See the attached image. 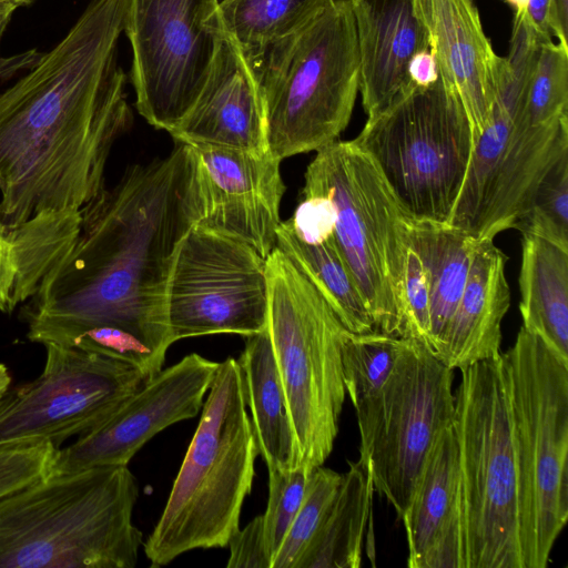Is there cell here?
<instances>
[{
    "label": "cell",
    "instance_id": "obj_1",
    "mask_svg": "<svg viewBox=\"0 0 568 568\" xmlns=\"http://www.w3.org/2000/svg\"><path fill=\"white\" fill-rule=\"evenodd\" d=\"M203 210L191 145L176 142L166 156L128 166L80 209L77 236L22 308L28 338L60 344L77 332L109 327L136 338L164 364L173 344L171 267Z\"/></svg>",
    "mask_w": 568,
    "mask_h": 568
},
{
    "label": "cell",
    "instance_id": "obj_2",
    "mask_svg": "<svg viewBox=\"0 0 568 568\" xmlns=\"http://www.w3.org/2000/svg\"><path fill=\"white\" fill-rule=\"evenodd\" d=\"M126 0H93L64 38L0 93V222L80 210L104 187L132 113L116 61Z\"/></svg>",
    "mask_w": 568,
    "mask_h": 568
},
{
    "label": "cell",
    "instance_id": "obj_3",
    "mask_svg": "<svg viewBox=\"0 0 568 568\" xmlns=\"http://www.w3.org/2000/svg\"><path fill=\"white\" fill-rule=\"evenodd\" d=\"M136 478L123 466L50 474L0 498V568H133Z\"/></svg>",
    "mask_w": 568,
    "mask_h": 568
},
{
    "label": "cell",
    "instance_id": "obj_4",
    "mask_svg": "<svg viewBox=\"0 0 568 568\" xmlns=\"http://www.w3.org/2000/svg\"><path fill=\"white\" fill-rule=\"evenodd\" d=\"M255 435L237 359L219 363L200 422L163 513L143 544L153 567L180 555L227 546L252 490Z\"/></svg>",
    "mask_w": 568,
    "mask_h": 568
},
{
    "label": "cell",
    "instance_id": "obj_5",
    "mask_svg": "<svg viewBox=\"0 0 568 568\" xmlns=\"http://www.w3.org/2000/svg\"><path fill=\"white\" fill-rule=\"evenodd\" d=\"M524 568H545L568 520V362L520 327L501 353Z\"/></svg>",
    "mask_w": 568,
    "mask_h": 568
},
{
    "label": "cell",
    "instance_id": "obj_6",
    "mask_svg": "<svg viewBox=\"0 0 568 568\" xmlns=\"http://www.w3.org/2000/svg\"><path fill=\"white\" fill-rule=\"evenodd\" d=\"M460 373L453 427L463 568H524L517 459L501 353Z\"/></svg>",
    "mask_w": 568,
    "mask_h": 568
},
{
    "label": "cell",
    "instance_id": "obj_7",
    "mask_svg": "<svg viewBox=\"0 0 568 568\" xmlns=\"http://www.w3.org/2000/svg\"><path fill=\"white\" fill-rule=\"evenodd\" d=\"M257 70L274 156L316 152L336 141L359 91L351 0H334L306 27L272 44Z\"/></svg>",
    "mask_w": 568,
    "mask_h": 568
},
{
    "label": "cell",
    "instance_id": "obj_8",
    "mask_svg": "<svg viewBox=\"0 0 568 568\" xmlns=\"http://www.w3.org/2000/svg\"><path fill=\"white\" fill-rule=\"evenodd\" d=\"M266 261L267 332L295 443V467L311 474L331 455L345 387L342 344L349 332L277 247Z\"/></svg>",
    "mask_w": 568,
    "mask_h": 568
},
{
    "label": "cell",
    "instance_id": "obj_9",
    "mask_svg": "<svg viewBox=\"0 0 568 568\" xmlns=\"http://www.w3.org/2000/svg\"><path fill=\"white\" fill-rule=\"evenodd\" d=\"M326 196L334 240L373 317L375 332L404 335L403 296L409 216L373 159L354 140L316 151L302 195Z\"/></svg>",
    "mask_w": 568,
    "mask_h": 568
},
{
    "label": "cell",
    "instance_id": "obj_10",
    "mask_svg": "<svg viewBox=\"0 0 568 568\" xmlns=\"http://www.w3.org/2000/svg\"><path fill=\"white\" fill-rule=\"evenodd\" d=\"M354 141L373 159L410 219L448 224L474 134L462 102L440 75L428 87L412 85L367 118Z\"/></svg>",
    "mask_w": 568,
    "mask_h": 568
},
{
    "label": "cell",
    "instance_id": "obj_11",
    "mask_svg": "<svg viewBox=\"0 0 568 568\" xmlns=\"http://www.w3.org/2000/svg\"><path fill=\"white\" fill-rule=\"evenodd\" d=\"M166 293L173 343L221 333L245 337L267 326L265 258L247 243L200 224L179 244Z\"/></svg>",
    "mask_w": 568,
    "mask_h": 568
},
{
    "label": "cell",
    "instance_id": "obj_12",
    "mask_svg": "<svg viewBox=\"0 0 568 568\" xmlns=\"http://www.w3.org/2000/svg\"><path fill=\"white\" fill-rule=\"evenodd\" d=\"M219 2L126 0L135 106L154 128L170 133L197 99L215 51Z\"/></svg>",
    "mask_w": 568,
    "mask_h": 568
},
{
    "label": "cell",
    "instance_id": "obj_13",
    "mask_svg": "<svg viewBox=\"0 0 568 568\" xmlns=\"http://www.w3.org/2000/svg\"><path fill=\"white\" fill-rule=\"evenodd\" d=\"M42 373L0 399V445L48 440L55 447L101 425L144 382L135 366L100 354L44 345Z\"/></svg>",
    "mask_w": 568,
    "mask_h": 568
},
{
    "label": "cell",
    "instance_id": "obj_14",
    "mask_svg": "<svg viewBox=\"0 0 568 568\" xmlns=\"http://www.w3.org/2000/svg\"><path fill=\"white\" fill-rule=\"evenodd\" d=\"M454 369L424 344L408 339L385 384L366 463L375 493L400 519L438 434L453 424Z\"/></svg>",
    "mask_w": 568,
    "mask_h": 568
},
{
    "label": "cell",
    "instance_id": "obj_15",
    "mask_svg": "<svg viewBox=\"0 0 568 568\" xmlns=\"http://www.w3.org/2000/svg\"><path fill=\"white\" fill-rule=\"evenodd\" d=\"M217 366V362L192 353L161 369L101 425L79 436L73 444L59 448L51 474L129 465L158 433L200 413Z\"/></svg>",
    "mask_w": 568,
    "mask_h": 568
},
{
    "label": "cell",
    "instance_id": "obj_16",
    "mask_svg": "<svg viewBox=\"0 0 568 568\" xmlns=\"http://www.w3.org/2000/svg\"><path fill=\"white\" fill-rule=\"evenodd\" d=\"M191 146L204 202L197 224L245 242L266 258L276 247L282 222V160L270 151Z\"/></svg>",
    "mask_w": 568,
    "mask_h": 568
},
{
    "label": "cell",
    "instance_id": "obj_17",
    "mask_svg": "<svg viewBox=\"0 0 568 568\" xmlns=\"http://www.w3.org/2000/svg\"><path fill=\"white\" fill-rule=\"evenodd\" d=\"M212 63L194 104L170 132L175 142L253 153L268 151L260 73L243 49L216 21Z\"/></svg>",
    "mask_w": 568,
    "mask_h": 568
},
{
    "label": "cell",
    "instance_id": "obj_18",
    "mask_svg": "<svg viewBox=\"0 0 568 568\" xmlns=\"http://www.w3.org/2000/svg\"><path fill=\"white\" fill-rule=\"evenodd\" d=\"M444 84L462 102L474 141L484 130L496 95L503 57L486 37L474 0H412Z\"/></svg>",
    "mask_w": 568,
    "mask_h": 568
},
{
    "label": "cell",
    "instance_id": "obj_19",
    "mask_svg": "<svg viewBox=\"0 0 568 568\" xmlns=\"http://www.w3.org/2000/svg\"><path fill=\"white\" fill-rule=\"evenodd\" d=\"M538 50L539 44L527 32H511L509 52L501 60L488 121L474 141L466 176L447 224L473 237L511 144Z\"/></svg>",
    "mask_w": 568,
    "mask_h": 568
},
{
    "label": "cell",
    "instance_id": "obj_20",
    "mask_svg": "<svg viewBox=\"0 0 568 568\" xmlns=\"http://www.w3.org/2000/svg\"><path fill=\"white\" fill-rule=\"evenodd\" d=\"M409 568H463L458 449L453 424L434 440L400 518Z\"/></svg>",
    "mask_w": 568,
    "mask_h": 568
},
{
    "label": "cell",
    "instance_id": "obj_21",
    "mask_svg": "<svg viewBox=\"0 0 568 568\" xmlns=\"http://www.w3.org/2000/svg\"><path fill=\"white\" fill-rule=\"evenodd\" d=\"M359 58V92L367 118L384 111L413 84L408 68L428 50L412 0H351Z\"/></svg>",
    "mask_w": 568,
    "mask_h": 568
},
{
    "label": "cell",
    "instance_id": "obj_22",
    "mask_svg": "<svg viewBox=\"0 0 568 568\" xmlns=\"http://www.w3.org/2000/svg\"><path fill=\"white\" fill-rule=\"evenodd\" d=\"M506 260L494 240H481L473 254L464 292L438 355L454 371L501 353V322L510 305Z\"/></svg>",
    "mask_w": 568,
    "mask_h": 568
},
{
    "label": "cell",
    "instance_id": "obj_23",
    "mask_svg": "<svg viewBox=\"0 0 568 568\" xmlns=\"http://www.w3.org/2000/svg\"><path fill=\"white\" fill-rule=\"evenodd\" d=\"M374 485L366 464L348 469L297 568H358L364 555L375 566Z\"/></svg>",
    "mask_w": 568,
    "mask_h": 568
},
{
    "label": "cell",
    "instance_id": "obj_24",
    "mask_svg": "<svg viewBox=\"0 0 568 568\" xmlns=\"http://www.w3.org/2000/svg\"><path fill=\"white\" fill-rule=\"evenodd\" d=\"M237 362L258 455L268 470L294 468L293 429L267 328L245 336Z\"/></svg>",
    "mask_w": 568,
    "mask_h": 568
},
{
    "label": "cell",
    "instance_id": "obj_25",
    "mask_svg": "<svg viewBox=\"0 0 568 568\" xmlns=\"http://www.w3.org/2000/svg\"><path fill=\"white\" fill-rule=\"evenodd\" d=\"M519 291L523 327L568 362V250L523 234Z\"/></svg>",
    "mask_w": 568,
    "mask_h": 568
},
{
    "label": "cell",
    "instance_id": "obj_26",
    "mask_svg": "<svg viewBox=\"0 0 568 568\" xmlns=\"http://www.w3.org/2000/svg\"><path fill=\"white\" fill-rule=\"evenodd\" d=\"M408 243L426 271L430 294V335L438 356L467 281L479 240L447 224L409 217Z\"/></svg>",
    "mask_w": 568,
    "mask_h": 568
},
{
    "label": "cell",
    "instance_id": "obj_27",
    "mask_svg": "<svg viewBox=\"0 0 568 568\" xmlns=\"http://www.w3.org/2000/svg\"><path fill=\"white\" fill-rule=\"evenodd\" d=\"M407 338L381 332H348L342 344L343 382L355 408L359 460L366 463L377 428L385 384Z\"/></svg>",
    "mask_w": 568,
    "mask_h": 568
},
{
    "label": "cell",
    "instance_id": "obj_28",
    "mask_svg": "<svg viewBox=\"0 0 568 568\" xmlns=\"http://www.w3.org/2000/svg\"><path fill=\"white\" fill-rule=\"evenodd\" d=\"M276 247L313 284L346 329L356 334L375 332L365 297L333 235L322 242L306 243L295 235L286 220L277 227Z\"/></svg>",
    "mask_w": 568,
    "mask_h": 568
},
{
    "label": "cell",
    "instance_id": "obj_29",
    "mask_svg": "<svg viewBox=\"0 0 568 568\" xmlns=\"http://www.w3.org/2000/svg\"><path fill=\"white\" fill-rule=\"evenodd\" d=\"M334 0H220L215 19L255 67L277 41L306 27Z\"/></svg>",
    "mask_w": 568,
    "mask_h": 568
},
{
    "label": "cell",
    "instance_id": "obj_30",
    "mask_svg": "<svg viewBox=\"0 0 568 568\" xmlns=\"http://www.w3.org/2000/svg\"><path fill=\"white\" fill-rule=\"evenodd\" d=\"M80 210L42 212L7 227L13 247L17 278L13 304L29 301L78 234Z\"/></svg>",
    "mask_w": 568,
    "mask_h": 568
},
{
    "label": "cell",
    "instance_id": "obj_31",
    "mask_svg": "<svg viewBox=\"0 0 568 568\" xmlns=\"http://www.w3.org/2000/svg\"><path fill=\"white\" fill-rule=\"evenodd\" d=\"M565 115H568V47L545 41L526 83L520 121L538 126Z\"/></svg>",
    "mask_w": 568,
    "mask_h": 568
},
{
    "label": "cell",
    "instance_id": "obj_32",
    "mask_svg": "<svg viewBox=\"0 0 568 568\" xmlns=\"http://www.w3.org/2000/svg\"><path fill=\"white\" fill-rule=\"evenodd\" d=\"M341 480L342 474L323 465L311 473L303 501L271 568H297L334 499Z\"/></svg>",
    "mask_w": 568,
    "mask_h": 568
},
{
    "label": "cell",
    "instance_id": "obj_33",
    "mask_svg": "<svg viewBox=\"0 0 568 568\" xmlns=\"http://www.w3.org/2000/svg\"><path fill=\"white\" fill-rule=\"evenodd\" d=\"M515 229L568 250V152L541 179Z\"/></svg>",
    "mask_w": 568,
    "mask_h": 568
},
{
    "label": "cell",
    "instance_id": "obj_34",
    "mask_svg": "<svg viewBox=\"0 0 568 568\" xmlns=\"http://www.w3.org/2000/svg\"><path fill=\"white\" fill-rule=\"evenodd\" d=\"M310 475L301 467L268 470L267 506L262 515L272 562L300 509Z\"/></svg>",
    "mask_w": 568,
    "mask_h": 568
},
{
    "label": "cell",
    "instance_id": "obj_35",
    "mask_svg": "<svg viewBox=\"0 0 568 568\" xmlns=\"http://www.w3.org/2000/svg\"><path fill=\"white\" fill-rule=\"evenodd\" d=\"M58 449L48 440L0 445V498L50 475Z\"/></svg>",
    "mask_w": 568,
    "mask_h": 568
},
{
    "label": "cell",
    "instance_id": "obj_36",
    "mask_svg": "<svg viewBox=\"0 0 568 568\" xmlns=\"http://www.w3.org/2000/svg\"><path fill=\"white\" fill-rule=\"evenodd\" d=\"M403 320V338L419 342L433 351L427 275L418 253L409 243L404 276Z\"/></svg>",
    "mask_w": 568,
    "mask_h": 568
},
{
    "label": "cell",
    "instance_id": "obj_37",
    "mask_svg": "<svg viewBox=\"0 0 568 568\" xmlns=\"http://www.w3.org/2000/svg\"><path fill=\"white\" fill-rule=\"evenodd\" d=\"M293 216L287 220L295 235L306 243L322 242L334 233L335 210L323 195H302Z\"/></svg>",
    "mask_w": 568,
    "mask_h": 568
},
{
    "label": "cell",
    "instance_id": "obj_38",
    "mask_svg": "<svg viewBox=\"0 0 568 568\" xmlns=\"http://www.w3.org/2000/svg\"><path fill=\"white\" fill-rule=\"evenodd\" d=\"M227 568H271L272 557L266 544L263 515L256 516L230 538Z\"/></svg>",
    "mask_w": 568,
    "mask_h": 568
},
{
    "label": "cell",
    "instance_id": "obj_39",
    "mask_svg": "<svg viewBox=\"0 0 568 568\" xmlns=\"http://www.w3.org/2000/svg\"><path fill=\"white\" fill-rule=\"evenodd\" d=\"M17 278L14 252L7 227L0 222V311L11 313L13 304V290Z\"/></svg>",
    "mask_w": 568,
    "mask_h": 568
},
{
    "label": "cell",
    "instance_id": "obj_40",
    "mask_svg": "<svg viewBox=\"0 0 568 568\" xmlns=\"http://www.w3.org/2000/svg\"><path fill=\"white\" fill-rule=\"evenodd\" d=\"M16 9L12 4L0 6V41ZM40 57L41 53L34 49L10 58L0 55V80L10 79L21 70H30Z\"/></svg>",
    "mask_w": 568,
    "mask_h": 568
},
{
    "label": "cell",
    "instance_id": "obj_41",
    "mask_svg": "<svg viewBox=\"0 0 568 568\" xmlns=\"http://www.w3.org/2000/svg\"><path fill=\"white\" fill-rule=\"evenodd\" d=\"M413 85L428 87L439 78V70L430 50H425L413 57L408 68Z\"/></svg>",
    "mask_w": 568,
    "mask_h": 568
},
{
    "label": "cell",
    "instance_id": "obj_42",
    "mask_svg": "<svg viewBox=\"0 0 568 568\" xmlns=\"http://www.w3.org/2000/svg\"><path fill=\"white\" fill-rule=\"evenodd\" d=\"M548 19L551 36L568 47V0H550Z\"/></svg>",
    "mask_w": 568,
    "mask_h": 568
},
{
    "label": "cell",
    "instance_id": "obj_43",
    "mask_svg": "<svg viewBox=\"0 0 568 568\" xmlns=\"http://www.w3.org/2000/svg\"><path fill=\"white\" fill-rule=\"evenodd\" d=\"M550 0H528L527 19L532 29L544 39L552 40L549 28Z\"/></svg>",
    "mask_w": 568,
    "mask_h": 568
},
{
    "label": "cell",
    "instance_id": "obj_44",
    "mask_svg": "<svg viewBox=\"0 0 568 568\" xmlns=\"http://www.w3.org/2000/svg\"><path fill=\"white\" fill-rule=\"evenodd\" d=\"M11 383V376L8 368L0 364V399L6 395Z\"/></svg>",
    "mask_w": 568,
    "mask_h": 568
},
{
    "label": "cell",
    "instance_id": "obj_45",
    "mask_svg": "<svg viewBox=\"0 0 568 568\" xmlns=\"http://www.w3.org/2000/svg\"><path fill=\"white\" fill-rule=\"evenodd\" d=\"M505 1L514 8L515 13L527 12L528 0H505Z\"/></svg>",
    "mask_w": 568,
    "mask_h": 568
},
{
    "label": "cell",
    "instance_id": "obj_46",
    "mask_svg": "<svg viewBox=\"0 0 568 568\" xmlns=\"http://www.w3.org/2000/svg\"><path fill=\"white\" fill-rule=\"evenodd\" d=\"M33 0H0V6H2V4H12V6H16L18 8V7H21V6L29 4Z\"/></svg>",
    "mask_w": 568,
    "mask_h": 568
}]
</instances>
